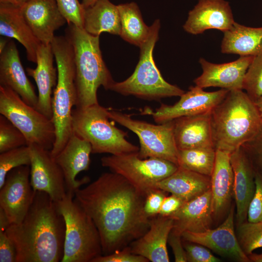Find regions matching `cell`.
Masks as SVG:
<instances>
[{"label":"cell","mask_w":262,"mask_h":262,"mask_svg":"<svg viewBox=\"0 0 262 262\" xmlns=\"http://www.w3.org/2000/svg\"><path fill=\"white\" fill-rule=\"evenodd\" d=\"M146 195L114 172L104 173L75 192L74 200L93 220L99 232L102 255L129 246L149 229L144 212Z\"/></svg>","instance_id":"obj_1"},{"label":"cell","mask_w":262,"mask_h":262,"mask_svg":"<svg viewBox=\"0 0 262 262\" xmlns=\"http://www.w3.org/2000/svg\"><path fill=\"white\" fill-rule=\"evenodd\" d=\"M17 252L16 262H59L63 259L66 223L55 201L34 191L23 220L6 229Z\"/></svg>","instance_id":"obj_2"},{"label":"cell","mask_w":262,"mask_h":262,"mask_svg":"<svg viewBox=\"0 0 262 262\" xmlns=\"http://www.w3.org/2000/svg\"><path fill=\"white\" fill-rule=\"evenodd\" d=\"M213 147L231 154L262 131L255 102L242 90L229 91L211 112Z\"/></svg>","instance_id":"obj_3"},{"label":"cell","mask_w":262,"mask_h":262,"mask_svg":"<svg viewBox=\"0 0 262 262\" xmlns=\"http://www.w3.org/2000/svg\"><path fill=\"white\" fill-rule=\"evenodd\" d=\"M66 36L74 51L77 94L75 107L82 108L98 104V88L102 86L110 90L115 82L102 58L99 36L73 24L68 25Z\"/></svg>","instance_id":"obj_4"},{"label":"cell","mask_w":262,"mask_h":262,"mask_svg":"<svg viewBox=\"0 0 262 262\" xmlns=\"http://www.w3.org/2000/svg\"><path fill=\"white\" fill-rule=\"evenodd\" d=\"M57 69V81L52 98V120L55 140L50 150L55 158L73 133V107L77 101L73 47L66 36H55L51 43Z\"/></svg>","instance_id":"obj_5"},{"label":"cell","mask_w":262,"mask_h":262,"mask_svg":"<svg viewBox=\"0 0 262 262\" xmlns=\"http://www.w3.org/2000/svg\"><path fill=\"white\" fill-rule=\"evenodd\" d=\"M160 22L155 20L150 26L149 35L140 47V59L131 76L121 82H115L110 90L124 96L132 95L146 100L180 97L185 92L167 82L155 63L153 51L158 39Z\"/></svg>","instance_id":"obj_6"},{"label":"cell","mask_w":262,"mask_h":262,"mask_svg":"<svg viewBox=\"0 0 262 262\" xmlns=\"http://www.w3.org/2000/svg\"><path fill=\"white\" fill-rule=\"evenodd\" d=\"M67 192L55 202L66 223L64 255L61 262H92L102 255L100 235L93 220Z\"/></svg>","instance_id":"obj_7"},{"label":"cell","mask_w":262,"mask_h":262,"mask_svg":"<svg viewBox=\"0 0 262 262\" xmlns=\"http://www.w3.org/2000/svg\"><path fill=\"white\" fill-rule=\"evenodd\" d=\"M107 111L99 103L73 109V132L90 144L92 153L120 155L138 152L139 148L126 139L127 132L109 121Z\"/></svg>","instance_id":"obj_8"},{"label":"cell","mask_w":262,"mask_h":262,"mask_svg":"<svg viewBox=\"0 0 262 262\" xmlns=\"http://www.w3.org/2000/svg\"><path fill=\"white\" fill-rule=\"evenodd\" d=\"M0 113L25 137L27 146L51 150L55 140L52 120L27 104L15 91L0 85Z\"/></svg>","instance_id":"obj_9"},{"label":"cell","mask_w":262,"mask_h":262,"mask_svg":"<svg viewBox=\"0 0 262 262\" xmlns=\"http://www.w3.org/2000/svg\"><path fill=\"white\" fill-rule=\"evenodd\" d=\"M107 114L110 119L128 129L138 137L140 158L162 159L178 165L179 150L174 138L173 120L154 125L134 119L130 115L108 109Z\"/></svg>","instance_id":"obj_10"},{"label":"cell","mask_w":262,"mask_h":262,"mask_svg":"<svg viewBox=\"0 0 262 262\" xmlns=\"http://www.w3.org/2000/svg\"><path fill=\"white\" fill-rule=\"evenodd\" d=\"M100 161L102 166L124 177L145 195L155 188L157 183L172 175L179 167L162 159H142L138 152L104 156Z\"/></svg>","instance_id":"obj_11"},{"label":"cell","mask_w":262,"mask_h":262,"mask_svg":"<svg viewBox=\"0 0 262 262\" xmlns=\"http://www.w3.org/2000/svg\"><path fill=\"white\" fill-rule=\"evenodd\" d=\"M34 194L30 182V166H19L8 172L0 188V208L10 224H19L23 220Z\"/></svg>","instance_id":"obj_12"},{"label":"cell","mask_w":262,"mask_h":262,"mask_svg":"<svg viewBox=\"0 0 262 262\" xmlns=\"http://www.w3.org/2000/svg\"><path fill=\"white\" fill-rule=\"evenodd\" d=\"M31 153L30 182L34 191L48 194L55 202L66 194L63 172L50 150L37 145L28 146Z\"/></svg>","instance_id":"obj_13"},{"label":"cell","mask_w":262,"mask_h":262,"mask_svg":"<svg viewBox=\"0 0 262 262\" xmlns=\"http://www.w3.org/2000/svg\"><path fill=\"white\" fill-rule=\"evenodd\" d=\"M229 90L221 89L206 92L196 85L180 96L173 105L162 103L154 112H150L154 120L162 124L176 119L211 112L225 98Z\"/></svg>","instance_id":"obj_14"},{"label":"cell","mask_w":262,"mask_h":262,"mask_svg":"<svg viewBox=\"0 0 262 262\" xmlns=\"http://www.w3.org/2000/svg\"><path fill=\"white\" fill-rule=\"evenodd\" d=\"M234 207L232 206L225 221L214 229L210 228L201 232L184 231V241L198 244L215 253L241 262H249L237 238L234 226Z\"/></svg>","instance_id":"obj_15"},{"label":"cell","mask_w":262,"mask_h":262,"mask_svg":"<svg viewBox=\"0 0 262 262\" xmlns=\"http://www.w3.org/2000/svg\"><path fill=\"white\" fill-rule=\"evenodd\" d=\"M254 57L241 56L234 61L223 64L212 63L201 58L199 62L202 73L194 82L203 89L218 87L229 91L243 90L245 74Z\"/></svg>","instance_id":"obj_16"},{"label":"cell","mask_w":262,"mask_h":262,"mask_svg":"<svg viewBox=\"0 0 262 262\" xmlns=\"http://www.w3.org/2000/svg\"><path fill=\"white\" fill-rule=\"evenodd\" d=\"M234 20L231 8L225 0H198L188 13L183 26L184 30L192 34L202 33L210 29L225 32L233 26Z\"/></svg>","instance_id":"obj_17"},{"label":"cell","mask_w":262,"mask_h":262,"mask_svg":"<svg viewBox=\"0 0 262 262\" xmlns=\"http://www.w3.org/2000/svg\"><path fill=\"white\" fill-rule=\"evenodd\" d=\"M234 174L233 194L236 207L238 227L246 221L249 204L255 189V168L245 148L241 147L230 154Z\"/></svg>","instance_id":"obj_18"},{"label":"cell","mask_w":262,"mask_h":262,"mask_svg":"<svg viewBox=\"0 0 262 262\" xmlns=\"http://www.w3.org/2000/svg\"><path fill=\"white\" fill-rule=\"evenodd\" d=\"M92 147L86 140L74 132L72 133L62 151L54 158L61 167L65 177L67 192H75L90 181L88 177L77 180L81 172L88 170Z\"/></svg>","instance_id":"obj_19"},{"label":"cell","mask_w":262,"mask_h":262,"mask_svg":"<svg viewBox=\"0 0 262 262\" xmlns=\"http://www.w3.org/2000/svg\"><path fill=\"white\" fill-rule=\"evenodd\" d=\"M0 85L10 88L27 104L36 108L38 96L26 74L13 40L9 41L0 52Z\"/></svg>","instance_id":"obj_20"},{"label":"cell","mask_w":262,"mask_h":262,"mask_svg":"<svg viewBox=\"0 0 262 262\" xmlns=\"http://www.w3.org/2000/svg\"><path fill=\"white\" fill-rule=\"evenodd\" d=\"M21 9L34 35L44 44H51L55 31L67 22L55 0H30Z\"/></svg>","instance_id":"obj_21"},{"label":"cell","mask_w":262,"mask_h":262,"mask_svg":"<svg viewBox=\"0 0 262 262\" xmlns=\"http://www.w3.org/2000/svg\"><path fill=\"white\" fill-rule=\"evenodd\" d=\"M54 58L51 44L41 43L36 52V67L26 68L28 75L33 78L38 88L36 109L51 119L53 89L57 81V69L54 66Z\"/></svg>","instance_id":"obj_22"},{"label":"cell","mask_w":262,"mask_h":262,"mask_svg":"<svg viewBox=\"0 0 262 262\" xmlns=\"http://www.w3.org/2000/svg\"><path fill=\"white\" fill-rule=\"evenodd\" d=\"M173 227L174 220L170 216L158 214L150 218L148 230L129 245L131 252L149 262H169L167 243Z\"/></svg>","instance_id":"obj_23"},{"label":"cell","mask_w":262,"mask_h":262,"mask_svg":"<svg viewBox=\"0 0 262 262\" xmlns=\"http://www.w3.org/2000/svg\"><path fill=\"white\" fill-rule=\"evenodd\" d=\"M211 188L184 204L170 215L174 220L173 231L201 232L210 229L213 216Z\"/></svg>","instance_id":"obj_24"},{"label":"cell","mask_w":262,"mask_h":262,"mask_svg":"<svg viewBox=\"0 0 262 262\" xmlns=\"http://www.w3.org/2000/svg\"><path fill=\"white\" fill-rule=\"evenodd\" d=\"M211 112L173 120L174 138L178 150L214 147Z\"/></svg>","instance_id":"obj_25"},{"label":"cell","mask_w":262,"mask_h":262,"mask_svg":"<svg viewBox=\"0 0 262 262\" xmlns=\"http://www.w3.org/2000/svg\"><path fill=\"white\" fill-rule=\"evenodd\" d=\"M21 8L0 3V34L18 41L25 49L28 60L36 63L41 43L25 20Z\"/></svg>","instance_id":"obj_26"},{"label":"cell","mask_w":262,"mask_h":262,"mask_svg":"<svg viewBox=\"0 0 262 262\" xmlns=\"http://www.w3.org/2000/svg\"><path fill=\"white\" fill-rule=\"evenodd\" d=\"M230 154L216 150L214 166L211 176L213 211L214 216L224 212L233 194L234 174Z\"/></svg>","instance_id":"obj_27"},{"label":"cell","mask_w":262,"mask_h":262,"mask_svg":"<svg viewBox=\"0 0 262 262\" xmlns=\"http://www.w3.org/2000/svg\"><path fill=\"white\" fill-rule=\"evenodd\" d=\"M155 187L175 195L186 202L211 188V177L179 166L174 173L157 183Z\"/></svg>","instance_id":"obj_28"},{"label":"cell","mask_w":262,"mask_h":262,"mask_svg":"<svg viewBox=\"0 0 262 262\" xmlns=\"http://www.w3.org/2000/svg\"><path fill=\"white\" fill-rule=\"evenodd\" d=\"M222 53L255 56L262 53V27H247L235 22L224 32Z\"/></svg>","instance_id":"obj_29"},{"label":"cell","mask_w":262,"mask_h":262,"mask_svg":"<svg viewBox=\"0 0 262 262\" xmlns=\"http://www.w3.org/2000/svg\"><path fill=\"white\" fill-rule=\"evenodd\" d=\"M84 9L83 29L87 33L98 36L103 32L120 35L121 23L117 5L110 0H98Z\"/></svg>","instance_id":"obj_30"},{"label":"cell","mask_w":262,"mask_h":262,"mask_svg":"<svg viewBox=\"0 0 262 262\" xmlns=\"http://www.w3.org/2000/svg\"><path fill=\"white\" fill-rule=\"evenodd\" d=\"M121 23L120 36L125 41L140 47L148 37L150 26L143 19L140 9L135 2L117 5Z\"/></svg>","instance_id":"obj_31"},{"label":"cell","mask_w":262,"mask_h":262,"mask_svg":"<svg viewBox=\"0 0 262 262\" xmlns=\"http://www.w3.org/2000/svg\"><path fill=\"white\" fill-rule=\"evenodd\" d=\"M214 147H198L179 150V166L211 177L215 164Z\"/></svg>","instance_id":"obj_32"},{"label":"cell","mask_w":262,"mask_h":262,"mask_svg":"<svg viewBox=\"0 0 262 262\" xmlns=\"http://www.w3.org/2000/svg\"><path fill=\"white\" fill-rule=\"evenodd\" d=\"M29 147L23 146L0 154V188L3 185L6 176L11 170L22 165L31 164Z\"/></svg>","instance_id":"obj_33"},{"label":"cell","mask_w":262,"mask_h":262,"mask_svg":"<svg viewBox=\"0 0 262 262\" xmlns=\"http://www.w3.org/2000/svg\"><path fill=\"white\" fill-rule=\"evenodd\" d=\"M238 231L239 243L247 255L262 247V221H246L238 226Z\"/></svg>","instance_id":"obj_34"},{"label":"cell","mask_w":262,"mask_h":262,"mask_svg":"<svg viewBox=\"0 0 262 262\" xmlns=\"http://www.w3.org/2000/svg\"><path fill=\"white\" fill-rule=\"evenodd\" d=\"M243 89L254 101L262 97V53L254 57L245 74Z\"/></svg>","instance_id":"obj_35"},{"label":"cell","mask_w":262,"mask_h":262,"mask_svg":"<svg viewBox=\"0 0 262 262\" xmlns=\"http://www.w3.org/2000/svg\"><path fill=\"white\" fill-rule=\"evenodd\" d=\"M27 146L23 134L7 118L0 115V153Z\"/></svg>","instance_id":"obj_36"},{"label":"cell","mask_w":262,"mask_h":262,"mask_svg":"<svg viewBox=\"0 0 262 262\" xmlns=\"http://www.w3.org/2000/svg\"><path fill=\"white\" fill-rule=\"evenodd\" d=\"M59 9L69 24L83 28L85 9L79 0H55Z\"/></svg>","instance_id":"obj_37"},{"label":"cell","mask_w":262,"mask_h":262,"mask_svg":"<svg viewBox=\"0 0 262 262\" xmlns=\"http://www.w3.org/2000/svg\"><path fill=\"white\" fill-rule=\"evenodd\" d=\"M10 223L4 215L0 216V262H16V246L6 232Z\"/></svg>","instance_id":"obj_38"},{"label":"cell","mask_w":262,"mask_h":262,"mask_svg":"<svg viewBox=\"0 0 262 262\" xmlns=\"http://www.w3.org/2000/svg\"><path fill=\"white\" fill-rule=\"evenodd\" d=\"M254 168L255 189L247 217V221L250 222L262 221V170L255 167Z\"/></svg>","instance_id":"obj_39"},{"label":"cell","mask_w":262,"mask_h":262,"mask_svg":"<svg viewBox=\"0 0 262 262\" xmlns=\"http://www.w3.org/2000/svg\"><path fill=\"white\" fill-rule=\"evenodd\" d=\"M183 243L189 262H219L221 260L213 255L206 247L185 241Z\"/></svg>","instance_id":"obj_40"},{"label":"cell","mask_w":262,"mask_h":262,"mask_svg":"<svg viewBox=\"0 0 262 262\" xmlns=\"http://www.w3.org/2000/svg\"><path fill=\"white\" fill-rule=\"evenodd\" d=\"M167 192L159 188H154L148 192L145 197L144 210L148 218H152L159 214L163 201Z\"/></svg>","instance_id":"obj_41"},{"label":"cell","mask_w":262,"mask_h":262,"mask_svg":"<svg viewBox=\"0 0 262 262\" xmlns=\"http://www.w3.org/2000/svg\"><path fill=\"white\" fill-rule=\"evenodd\" d=\"M146 258L133 254L130 246L118 250L106 255H101L94 259L92 262H148Z\"/></svg>","instance_id":"obj_42"},{"label":"cell","mask_w":262,"mask_h":262,"mask_svg":"<svg viewBox=\"0 0 262 262\" xmlns=\"http://www.w3.org/2000/svg\"><path fill=\"white\" fill-rule=\"evenodd\" d=\"M255 163L254 167L262 170V131L252 141L242 146Z\"/></svg>","instance_id":"obj_43"},{"label":"cell","mask_w":262,"mask_h":262,"mask_svg":"<svg viewBox=\"0 0 262 262\" xmlns=\"http://www.w3.org/2000/svg\"><path fill=\"white\" fill-rule=\"evenodd\" d=\"M181 235L173 231L170 232L168 243L172 248L176 262H186L187 257L185 249L181 241Z\"/></svg>","instance_id":"obj_44"},{"label":"cell","mask_w":262,"mask_h":262,"mask_svg":"<svg viewBox=\"0 0 262 262\" xmlns=\"http://www.w3.org/2000/svg\"><path fill=\"white\" fill-rule=\"evenodd\" d=\"M185 202L180 197L171 194L164 198L159 215L170 216L177 212Z\"/></svg>","instance_id":"obj_45"},{"label":"cell","mask_w":262,"mask_h":262,"mask_svg":"<svg viewBox=\"0 0 262 262\" xmlns=\"http://www.w3.org/2000/svg\"><path fill=\"white\" fill-rule=\"evenodd\" d=\"M30 0H0V3L21 7Z\"/></svg>","instance_id":"obj_46"},{"label":"cell","mask_w":262,"mask_h":262,"mask_svg":"<svg viewBox=\"0 0 262 262\" xmlns=\"http://www.w3.org/2000/svg\"><path fill=\"white\" fill-rule=\"evenodd\" d=\"M250 262H262V253L261 254H256L251 253L247 255Z\"/></svg>","instance_id":"obj_47"},{"label":"cell","mask_w":262,"mask_h":262,"mask_svg":"<svg viewBox=\"0 0 262 262\" xmlns=\"http://www.w3.org/2000/svg\"><path fill=\"white\" fill-rule=\"evenodd\" d=\"M254 102L259 111L260 115L262 119V97L259 98Z\"/></svg>","instance_id":"obj_48"},{"label":"cell","mask_w":262,"mask_h":262,"mask_svg":"<svg viewBox=\"0 0 262 262\" xmlns=\"http://www.w3.org/2000/svg\"><path fill=\"white\" fill-rule=\"evenodd\" d=\"M98 0H82V4L84 8L93 5Z\"/></svg>","instance_id":"obj_49"},{"label":"cell","mask_w":262,"mask_h":262,"mask_svg":"<svg viewBox=\"0 0 262 262\" xmlns=\"http://www.w3.org/2000/svg\"><path fill=\"white\" fill-rule=\"evenodd\" d=\"M8 42V41H6L5 39L2 38L0 39V52L3 50Z\"/></svg>","instance_id":"obj_50"}]
</instances>
